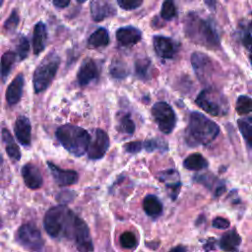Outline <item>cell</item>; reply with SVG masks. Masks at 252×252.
Returning a JSON list of instances; mask_svg holds the SVG:
<instances>
[{"label": "cell", "mask_w": 252, "mask_h": 252, "mask_svg": "<svg viewBox=\"0 0 252 252\" xmlns=\"http://www.w3.org/2000/svg\"><path fill=\"white\" fill-rule=\"evenodd\" d=\"M184 32L191 41L209 49H218L220 45V35L213 23L196 13L190 12L186 15Z\"/></svg>", "instance_id": "cell-1"}, {"label": "cell", "mask_w": 252, "mask_h": 252, "mask_svg": "<svg viewBox=\"0 0 252 252\" xmlns=\"http://www.w3.org/2000/svg\"><path fill=\"white\" fill-rule=\"evenodd\" d=\"M220 134L219 125L204 114L192 111L185 130V141L190 147L207 146Z\"/></svg>", "instance_id": "cell-2"}, {"label": "cell", "mask_w": 252, "mask_h": 252, "mask_svg": "<svg viewBox=\"0 0 252 252\" xmlns=\"http://www.w3.org/2000/svg\"><path fill=\"white\" fill-rule=\"evenodd\" d=\"M76 215L64 205L50 208L44 216L43 226L47 234L53 238H72Z\"/></svg>", "instance_id": "cell-3"}, {"label": "cell", "mask_w": 252, "mask_h": 252, "mask_svg": "<svg viewBox=\"0 0 252 252\" xmlns=\"http://www.w3.org/2000/svg\"><path fill=\"white\" fill-rule=\"evenodd\" d=\"M55 135L64 149L72 155L82 157L87 153L91 136L84 128L72 124H65L56 130Z\"/></svg>", "instance_id": "cell-4"}, {"label": "cell", "mask_w": 252, "mask_h": 252, "mask_svg": "<svg viewBox=\"0 0 252 252\" xmlns=\"http://www.w3.org/2000/svg\"><path fill=\"white\" fill-rule=\"evenodd\" d=\"M59 65V56L56 53L51 52L46 55L39 63V65L35 68L32 77V83L34 92L36 94L45 91L50 86L53 79L55 78Z\"/></svg>", "instance_id": "cell-5"}, {"label": "cell", "mask_w": 252, "mask_h": 252, "mask_svg": "<svg viewBox=\"0 0 252 252\" xmlns=\"http://www.w3.org/2000/svg\"><path fill=\"white\" fill-rule=\"evenodd\" d=\"M195 102L205 112L213 116L224 115L229 109L226 97L220 91L213 88L203 90L196 97Z\"/></svg>", "instance_id": "cell-6"}, {"label": "cell", "mask_w": 252, "mask_h": 252, "mask_svg": "<svg viewBox=\"0 0 252 252\" xmlns=\"http://www.w3.org/2000/svg\"><path fill=\"white\" fill-rule=\"evenodd\" d=\"M152 115L162 133L169 134L172 132L176 125V114L167 102H156L152 107Z\"/></svg>", "instance_id": "cell-7"}, {"label": "cell", "mask_w": 252, "mask_h": 252, "mask_svg": "<svg viewBox=\"0 0 252 252\" xmlns=\"http://www.w3.org/2000/svg\"><path fill=\"white\" fill-rule=\"evenodd\" d=\"M16 236L19 243L31 251H38L44 244L39 229L32 223H25L21 225Z\"/></svg>", "instance_id": "cell-8"}, {"label": "cell", "mask_w": 252, "mask_h": 252, "mask_svg": "<svg viewBox=\"0 0 252 252\" xmlns=\"http://www.w3.org/2000/svg\"><path fill=\"white\" fill-rule=\"evenodd\" d=\"M72 239H74L77 249L80 252H92L94 244L88 224L79 217H75Z\"/></svg>", "instance_id": "cell-9"}, {"label": "cell", "mask_w": 252, "mask_h": 252, "mask_svg": "<svg viewBox=\"0 0 252 252\" xmlns=\"http://www.w3.org/2000/svg\"><path fill=\"white\" fill-rule=\"evenodd\" d=\"M109 148V138L105 131L96 129L94 131V139L91 140L88 148V157L91 159L101 158Z\"/></svg>", "instance_id": "cell-10"}, {"label": "cell", "mask_w": 252, "mask_h": 252, "mask_svg": "<svg viewBox=\"0 0 252 252\" xmlns=\"http://www.w3.org/2000/svg\"><path fill=\"white\" fill-rule=\"evenodd\" d=\"M191 64L199 80L206 81L212 76L214 64L208 55L202 52H194L191 56Z\"/></svg>", "instance_id": "cell-11"}, {"label": "cell", "mask_w": 252, "mask_h": 252, "mask_svg": "<svg viewBox=\"0 0 252 252\" xmlns=\"http://www.w3.org/2000/svg\"><path fill=\"white\" fill-rule=\"evenodd\" d=\"M153 44L156 53L163 59L173 58L178 51V44L170 37L156 35L154 36Z\"/></svg>", "instance_id": "cell-12"}, {"label": "cell", "mask_w": 252, "mask_h": 252, "mask_svg": "<svg viewBox=\"0 0 252 252\" xmlns=\"http://www.w3.org/2000/svg\"><path fill=\"white\" fill-rule=\"evenodd\" d=\"M98 76L99 71L96 63L93 59L87 58L83 61L78 70L77 80L80 86H87L90 83L97 80Z\"/></svg>", "instance_id": "cell-13"}, {"label": "cell", "mask_w": 252, "mask_h": 252, "mask_svg": "<svg viewBox=\"0 0 252 252\" xmlns=\"http://www.w3.org/2000/svg\"><path fill=\"white\" fill-rule=\"evenodd\" d=\"M47 165L53 176L54 181L59 186H69L78 182L79 175L73 169H62L51 161H47Z\"/></svg>", "instance_id": "cell-14"}, {"label": "cell", "mask_w": 252, "mask_h": 252, "mask_svg": "<svg viewBox=\"0 0 252 252\" xmlns=\"http://www.w3.org/2000/svg\"><path fill=\"white\" fill-rule=\"evenodd\" d=\"M91 15L94 22H100L115 15L116 11L110 0H92L90 4Z\"/></svg>", "instance_id": "cell-15"}, {"label": "cell", "mask_w": 252, "mask_h": 252, "mask_svg": "<svg viewBox=\"0 0 252 252\" xmlns=\"http://www.w3.org/2000/svg\"><path fill=\"white\" fill-rule=\"evenodd\" d=\"M15 135L23 146H30L32 140V126L30 119L26 116H19L14 125Z\"/></svg>", "instance_id": "cell-16"}, {"label": "cell", "mask_w": 252, "mask_h": 252, "mask_svg": "<svg viewBox=\"0 0 252 252\" xmlns=\"http://www.w3.org/2000/svg\"><path fill=\"white\" fill-rule=\"evenodd\" d=\"M22 176L25 184L30 189H38L42 185V175L39 169L32 163H27L23 166Z\"/></svg>", "instance_id": "cell-17"}, {"label": "cell", "mask_w": 252, "mask_h": 252, "mask_svg": "<svg viewBox=\"0 0 252 252\" xmlns=\"http://www.w3.org/2000/svg\"><path fill=\"white\" fill-rule=\"evenodd\" d=\"M117 41L123 46H131L138 43L142 38V32L139 29L127 26L116 31Z\"/></svg>", "instance_id": "cell-18"}, {"label": "cell", "mask_w": 252, "mask_h": 252, "mask_svg": "<svg viewBox=\"0 0 252 252\" xmlns=\"http://www.w3.org/2000/svg\"><path fill=\"white\" fill-rule=\"evenodd\" d=\"M24 83L25 80L23 74H18L8 86L6 90V99L10 105H14L20 101L23 94Z\"/></svg>", "instance_id": "cell-19"}, {"label": "cell", "mask_w": 252, "mask_h": 252, "mask_svg": "<svg viewBox=\"0 0 252 252\" xmlns=\"http://www.w3.org/2000/svg\"><path fill=\"white\" fill-rule=\"evenodd\" d=\"M47 40L46 27L42 22H38L33 28L32 34V47L35 55L39 54L44 48Z\"/></svg>", "instance_id": "cell-20"}, {"label": "cell", "mask_w": 252, "mask_h": 252, "mask_svg": "<svg viewBox=\"0 0 252 252\" xmlns=\"http://www.w3.org/2000/svg\"><path fill=\"white\" fill-rule=\"evenodd\" d=\"M241 243V238L235 229L225 232L220 240V247L226 252L237 251Z\"/></svg>", "instance_id": "cell-21"}, {"label": "cell", "mask_w": 252, "mask_h": 252, "mask_svg": "<svg viewBox=\"0 0 252 252\" xmlns=\"http://www.w3.org/2000/svg\"><path fill=\"white\" fill-rule=\"evenodd\" d=\"M143 209L150 217H158L162 212V204L155 195H148L143 200Z\"/></svg>", "instance_id": "cell-22"}, {"label": "cell", "mask_w": 252, "mask_h": 252, "mask_svg": "<svg viewBox=\"0 0 252 252\" xmlns=\"http://www.w3.org/2000/svg\"><path fill=\"white\" fill-rule=\"evenodd\" d=\"M109 43L108 32L104 28H99L94 31L88 39V44L92 48L104 47Z\"/></svg>", "instance_id": "cell-23"}, {"label": "cell", "mask_w": 252, "mask_h": 252, "mask_svg": "<svg viewBox=\"0 0 252 252\" xmlns=\"http://www.w3.org/2000/svg\"><path fill=\"white\" fill-rule=\"evenodd\" d=\"M2 140L5 144L6 152H7L8 156L14 160H19L21 158L20 149H19L18 145L16 144L14 138L12 137L11 133L7 129L2 130Z\"/></svg>", "instance_id": "cell-24"}, {"label": "cell", "mask_w": 252, "mask_h": 252, "mask_svg": "<svg viewBox=\"0 0 252 252\" xmlns=\"http://www.w3.org/2000/svg\"><path fill=\"white\" fill-rule=\"evenodd\" d=\"M208 160L199 153H194L188 156L183 161V166L189 170L205 169L208 167Z\"/></svg>", "instance_id": "cell-25"}, {"label": "cell", "mask_w": 252, "mask_h": 252, "mask_svg": "<svg viewBox=\"0 0 252 252\" xmlns=\"http://www.w3.org/2000/svg\"><path fill=\"white\" fill-rule=\"evenodd\" d=\"M16 61V54L12 51H7L1 56L0 60V79L1 81H6L11 69Z\"/></svg>", "instance_id": "cell-26"}, {"label": "cell", "mask_w": 252, "mask_h": 252, "mask_svg": "<svg viewBox=\"0 0 252 252\" xmlns=\"http://www.w3.org/2000/svg\"><path fill=\"white\" fill-rule=\"evenodd\" d=\"M109 73L115 79H124L129 75V69L123 60L115 58L110 63Z\"/></svg>", "instance_id": "cell-27"}, {"label": "cell", "mask_w": 252, "mask_h": 252, "mask_svg": "<svg viewBox=\"0 0 252 252\" xmlns=\"http://www.w3.org/2000/svg\"><path fill=\"white\" fill-rule=\"evenodd\" d=\"M237 125L239 128V131L246 141L247 147L251 148V140H252V119L250 116L247 118H240L237 120Z\"/></svg>", "instance_id": "cell-28"}, {"label": "cell", "mask_w": 252, "mask_h": 252, "mask_svg": "<svg viewBox=\"0 0 252 252\" xmlns=\"http://www.w3.org/2000/svg\"><path fill=\"white\" fill-rule=\"evenodd\" d=\"M151 69H152V63H151V60H149L148 58H140L135 63L136 75L141 80L149 79Z\"/></svg>", "instance_id": "cell-29"}, {"label": "cell", "mask_w": 252, "mask_h": 252, "mask_svg": "<svg viewBox=\"0 0 252 252\" xmlns=\"http://www.w3.org/2000/svg\"><path fill=\"white\" fill-rule=\"evenodd\" d=\"M235 108H236L237 113L240 114V115L249 114L252 110V100H251L250 96H248V95H239L237 100H236Z\"/></svg>", "instance_id": "cell-30"}, {"label": "cell", "mask_w": 252, "mask_h": 252, "mask_svg": "<svg viewBox=\"0 0 252 252\" xmlns=\"http://www.w3.org/2000/svg\"><path fill=\"white\" fill-rule=\"evenodd\" d=\"M160 16L163 20L169 21L176 16V8L173 0H164L160 10Z\"/></svg>", "instance_id": "cell-31"}, {"label": "cell", "mask_w": 252, "mask_h": 252, "mask_svg": "<svg viewBox=\"0 0 252 252\" xmlns=\"http://www.w3.org/2000/svg\"><path fill=\"white\" fill-rule=\"evenodd\" d=\"M178 177H179L178 171H177L176 169H173V168L165 169V170L159 171V172L157 174V178H158L159 181L163 182L164 184L176 182V181H178Z\"/></svg>", "instance_id": "cell-32"}, {"label": "cell", "mask_w": 252, "mask_h": 252, "mask_svg": "<svg viewBox=\"0 0 252 252\" xmlns=\"http://www.w3.org/2000/svg\"><path fill=\"white\" fill-rule=\"evenodd\" d=\"M240 39L242 44L251 50V24L250 22L240 25Z\"/></svg>", "instance_id": "cell-33"}, {"label": "cell", "mask_w": 252, "mask_h": 252, "mask_svg": "<svg viewBox=\"0 0 252 252\" xmlns=\"http://www.w3.org/2000/svg\"><path fill=\"white\" fill-rule=\"evenodd\" d=\"M17 55L20 60H24L27 58L30 50V43L29 40L27 39L26 36L20 35L18 37V42H17Z\"/></svg>", "instance_id": "cell-34"}, {"label": "cell", "mask_w": 252, "mask_h": 252, "mask_svg": "<svg viewBox=\"0 0 252 252\" xmlns=\"http://www.w3.org/2000/svg\"><path fill=\"white\" fill-rule=\"evenodd\" d=\"M120 244L123 248L126 249H133L137 246V238L135 236V234L131 231H125L120 235L119 238Z\"/></svg>", "instance_id": "cell-35"}, {"label": "cell", "mask_w": 252, "mask_h": 252, "mask_svg": "<svg viewBox=\"0 0 252 252\" xmlns=\"http://www.w3.org/2000/svg\"><path fill=\"white\" fill-rule=\"evenodd\" d=\"M166 150V143L161 142L159 140L157 139H151V140H147L145 142H143V149L146 150L147 152H154L155 150H160V149Z\"/></svg>", "instance_id": "cell-36"}, {"label": "cell", "mask_w": 252, "mask_h": 252, "mask_svg": "<svg viewBox=\"0 0 252 252\" xmlns=\"http://www.w3.org/2000/svg\"><path fill=\"white\" fill-rule=\"evenodd\" d=\"M19 22H20V18L17 11H13L9 16V18L4 23V30L8 32H14L17 29Z\"/></svg>", "instance_id": "cell-37"}, {"label": "cell", "mask_w": 252, "mask_h": 252, "mask_svg": "<svg viewBox=\"0 0 252 252\" xmlns=\"http://www.w3.org/2000/svg\"><path fill=\"white\" fill-rule=\"evenodd\" d=\"M120 128L122 129V131H124L126 134H133L135 131V123L134 121L131 119L129 114L124 115L121 119H120Z\"/></svg>", "instance_id": "cell-38"}, {"label": "cell", "mask_w": 252, "mask_h": 252, "mask_svg": "<svg viewBox=\"0 0 252 252\" xmlns=\"http://www.w3.org/2000/svg\"><path fill=\"white\" fill-rule=\"evenodd\" d=\"M119 7L124 10H133L140 7L143 0H116Z\"/></svg>", "instance_id": "cell-39"}, {"label": "cell", "mask_w": 252, "mask_h": 252, "mask_svg": "<svg viewBox=\"0 0 252 252\" xmlns=\"http://www.w3.org/2000/svg\"><path fill=\"white\" fill-rule=\"evenodd\" d=\"M123 148L129 154H137V153L141 152V150L143 149V142H141V141H132V142L126 143L123 146Z\"/></svg>", "instance_id": "cell-40"}, {"label": "cell", "mask_w": 252, "mask_h": 252, "mask_svg": "<svg viewBox=\"0 0 252 252\" xmlns=\"http://www.w3.org/2000/svg\"><path fill=\"white\" fill-rule=\"evenodd\" d=\"M212 225H213V227L218 228V229H227L230 225V222L228 220H226L222 217H217L213 220Z\"/></svg>", "instance_id": "cell-41"}, {"label": "cell", "mask_w": 252, "mask_h": 252, "mask_svg": "<svg viewBox=\"0 0 252 252\" xmlns=\"http://www.w3.org/2000/svg\"><path fill=\"white\" fill-rule=\"evenodd\" d=\"M181 182L178 180L176 182H173V183H168V184H165V187L168 189L169 191V194H170V197L172 200H175L179 194V191H180V188H181Z\"/></svg>", "instance_id": "cell-42"}, {"label": "cell", "mask_w": 252, "mask_h": 252, "mask_svg": "<svg viewBox=\"0 0 252 252\" xmlns=\"http://www.w3.org/2000/svg\"><path fill=\"white\" fill-rule=\"evenodd\" d=\"M74 197H75L74 192L64 191V192H60V194H59V196L57 198H58V200H60V202L68 203V202H71Z\"/></svg>", "instance_id": "cell-43"}, {"label": "cell", "mask_w": 252, "mask_h": 252, "mask_svg": "<svg viewBox=\"0 0 252 252\" xmlns=\"http://www.w3.org/2000/svg\"><path fill=\"white\" fill-rule=\"evenodd\" d=\"M70 0H53V5L57 8H65L69 5Z\"/></svg>", "instance_id": "cell-44"}, {"label": "cell", "mask_w": 252, "mask_h": 252, "mask_svg": "<svg viewBox=\"0 0 252 252\" xmlns=\"http://www.w3.org/2000/svg\"><path fill=\"white\" fill-rule=\"evenodd\" d=\"M168 252H186V248L184 246H182V245H178V246L173 247Z\"/></svg>", "instance_id": "cell-45"}, {"label": "cell", "mask_w": 252, "mask_h": 252, "mask_svg": "<svg viewBox=\"0 0 252 252\" xmlns=\"http://www.w3.org/2000/svg\"><path fill=\"white\" fill-rule=\"evenodd\" d=\"M205 2L210 7V9H215V6H216V1L215 0H205Z\"/></svg>", "instance_id": "cell-46"}, {"label": "cell", "mask_w": 252, "mask_h": 252, "mask_svg": "<svg viewBox=\"0 0 252 252\" xmlns=\"http://www.w3.org/2000/svg\"><path fill=\"white\" fill-rule=\"evenodd\" d=\"M79 3H84L86 0H77Z\"/></svg>", "instance_id": "cell-47"}, {"label": "cell", "mask_w": 252, "mask_h": 252, "mask_svg": "<svg viewBox=\"0 0 252 252\" xmlns=\"http://www.w3.org/2000/svg\"><path fill=\"white\" fill-rule=\"evenodd\" d=\"M0 163H1V155H0Z\"/></svg>", "instance_id": "cell-48"}]
</instances>
